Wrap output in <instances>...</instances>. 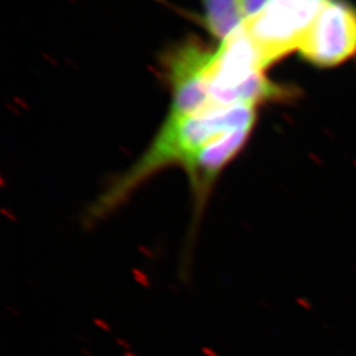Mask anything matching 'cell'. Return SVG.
Segmentation results:
<instances>
[{"label": "cell", "mask_w": 356, "mask_h": 356, "mask_svg": "<svg viewBox=\"0 0 356 356\" xmlns=\"http://www.w3.org/2000/svg\"><path fill=\"white\" fill-rule=\"evenodd\" d=\"M254 107L248 104L211 106L191 116H168L147 152L115 177L90 204L83 216L85 227H95L120 210L132 194L159 172L168 166L182 168L211 141L241 128L254 127Z\"/></svg>", "instance_id": "cell-1"}, {"label": "cell", "mask_w": 356, "mask_h": 356, "mask_svg": "<svg viewBox=\"0 0 356 356\" xmlns=\"http://www.w3.org/2000/svg\"><path fill=\"white\" fill-rule=\"evenodd\" d=\"M325 3L326 0H270L261 13L244 23L264 69L301 49Z\"/></svg>", "instance_id": "cell-2"}, {"label": "cell", "mask_w": 356, "mask_h": 356, "mask_svg": "<svg viewBox=\"0 0 356 356\" xmlns=\"http://www.w3.org/2000/svg\"><path fill=\"white\" fill-rule=\"evenodd\" d=\"M216 51L189 38L165 57L166 74L172 88L169 118H185L204 113L211 107L209 70Z\"/></svg>", "instance_id": "cell-3"}, {"label": "cell", "mask_w": 356, "mask_h": 356, "mask_svg": "<svg viewBox=\"0 0 356 356\" xmlns=\"http://www.w3.org/2000/svg\"><path fill=\"white\" fill-rule=\"evenodd\" d=\"M307 63L321 67L342 64L356 53V10L326 0L300 49Z\"/></svg>", "instance_id": "cell-4"}, {"label": "cell", "mask_w": 356, "mask_h": 356, "mask_svg": "<svg viewBox=\"0 0 356 356\" xmlns=\"http://www.w3.org/2000/svg\"><path fill=\"white\" fill-rule=\"evenodd\" d=\"M264 72L259 51L244 26L225 40L216 51L209 70L210 101L241 86L256 73Z\"/></svg>", "instance_id": "cell-5"}, {"label": "cell", "mask_w": 356, "mask_h": 356, "mask_svg": "<svg viewBox=\"0 0 356 356\" xmlns=\"http://www.w3.org/2000/svg\"><path fill=\"white\" fill-rule=\"evenodd\" d=\"M204 6V26L222 42L241 29L245 19L241 0H201Z\"/></svg>", "instance_id": "cell-6"}, {"label": "cell", "mask_w": 356, "mask_h": 356, "mask_svg": "<svg viewBox=\"0 0 356 356\" xmlns=\"http://www.w3.org/2000/svg\"><path fill=\"white\" fill-rule=\"evenodd\" d=\"M270 0H241L243 15L245 22L252 19L257 13H261Z\"/></svg>", "instance_id": "cell-7"}]
</instances>
